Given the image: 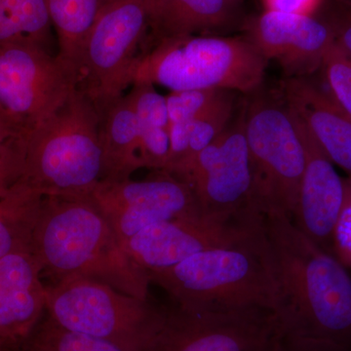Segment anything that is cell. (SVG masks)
<instances>
[{
  "label": "cell",
  "mask_w": 351,
  "mask_h": 351,
  "mask_svg": "<svg viewBox=\"0 0 351 351\" xmlns=\"http://www.w3.org/2000/svg\"><path fill=\"white\" fill-rule=\"evenodd\" d=\"M77 84L75 71L43 44L0 43V112L25 132L63 106Z\"/></svg>",
  "instance_id": "30bf717a"
},
{
  "label": "cell",
  "mask_w": 351,
  "mask_h": 351,
  "mask_svg": "<svg viewBox=\"0 0 351 351\" xmlns=\"http://www.w3.org/2000/svg\"><path fill=\"white\" fill-rule=\"evenodd\" d=\"M241 29L267 61L280 64L287 78L311 77L319 71L336 43L330 27L307 14L267 10L246 18Z\"/></svg>",
  "instance_id": "4fadbf2b"
},
{
  "label": "cell",
  "mask_w": 351,
  "mask_h": 351,
  "mask_svg": "<svg viewBox=\"0 0 351 351\" xmlns=\"http://www.w3.org/2000/svg\"><path fill=\"white\" fill-rule=\"evenodd\" d=\"M173 176L188 184L207 218L237 226L260 223L263 213L256 197L244 105L211 145Z\"/></svg>",
  "instance_id": "ba28073f"
},
{
  "label": "cell",
  "mask_w": 351,
  "mask_h": 351,
  "mask_svg": "<svg viewBox=\"0 0 351 351\" xmlns=\"http://www.w3.org/2000/svg\"><path fill=\"white\" fill-rule=\"evenodd\" d=\"M346 197L343 211L335 232V257L351 267V178L345 179Z\"/></svg>",
  "instance_id": "f546056e"
},
{
  "label": "cell",
  "mask_w": 351,
  "mask_h": 351,
  "mask_svg": "<svg viewBox=\"0 0 351 351\" xmlns=\"http://www.w3.org/2000/svg\"><path fill=\"white\" fill-rule=\"evenodd\" d=\"M51 29L47 0H0V43L31 40L46 46Z\"/></svg>",
  "instance_id": "cb8c5ba5"
},
{
  "label": "cell",
  "mask_w": 351,
  "mask_h": 351,
  "mask_svg": "<svg viewBox=\"0 0 351 351\" xmlns=\"http://www.w3.org/2000/svg\"><path fill=\"white\" fill-rule=\"evenodd\" d=\"M281 97L332 164L351 178V117L311 77L287 78Z\"/></svg>",
  "instance_id": "e0dca14e"
},
{
  "label": "cell",
  "mask_w": 351,
  "mask_h": 351,
  "mask_svg": "<svg viewBox=\"0 0 351 351\" xmlns=\"http://www.w3.org/2000/svg\"><path fill=\"white\" fill-rule=\"evenodd\" d=\"M115 0H47L51 24L57 34L58 57L75 71L90 32Z\"/></svg>",
  "instance_id": "ffe728a7"
},
{
  "label": "cell",
  "mask_w": 351,
  "mask_h": 351,
  "mask_svg": "<svg viewBox=\"0 0 351 351\" xmlns=\"http://www.w3.org/2000/svg\"><path fill=\"white\" fill-rule=\"evenodd\" d=\"M38 261L32 252L0 258V338L9 345L32 336L46 311V287Z\"/></svg>",
  "instance_id": "2e32d148"
},
{
  "label": "cell",
  "mask_w": 351,
  "mask_h": 351,
  "mask_svg": "<svg viewBox=\"0 0 351 351\" xmlns=\"http://www.w3.org/2000/svg\"><path fill=\"white\" fill-rule=\"evenodd\" d=\"M262 223L263 219L255 226L230 225L195 212L147 226L132 237L123 249L149 274L173 267L199 252L239 243Z\"/></svg>",
  "instance_id": "5bb4252c"
},
{
  "label": "cell",
  "mask_w": 351,
  "mask_h": 351,
  "mask_svg": "<svg viewBox=\"0 0 351 351\" xmlns=\"http://www.w3.org/2000/svg\"><path fill=\"white\" fill-rule=\"evenodd\" d=\"M25 138L0 144V193L22 179L24 171Z\"/></svg>",
  "instance_id": "f1b7e54d"
},
{
  "label": "cell",
  "mask_w": 351,
  "mask_h": 351,
  "mask_svg": "<svg viewBox=\"0 0 351 351\" xmlns=\"http://www.w3.org/2000/svg\"><path fill=\"white\" fill-rule=\"evenodd\" d=\"M323 87L332 101L351 117V55L338 43L332 44L319 71Z\"/></svg>",
  "instance_id": "4316f807"
},
{
  "label": "cell",
  "mask_w": 351,
  "mask_h": 351,
  "mask_svg": "<svg viewBox=\"0 0 351 351\" xmlns=\"http://www.w3.org/2000/svg\"><path fill=\"white\" fill-rule=\"evenodd\" d=\"M281 334L267 309L207 311L178 307L151 351H274Z\"/></svg>",
  "instance_id": "8fae6325"
},
{
  "label": "cell",
  "mask_w": 351,
  "mask_h": 351,
  "mask_svg": "<svg viewBox=\"0 0 351 351\" xmlns=\"http://www.w3.org/2000/svg\"><path fill=\"white\" fill-rule=\"evenodd\" d=\"M157 171L145 181H101L87 196L107 219L122 247L147 226L201 212L186 182Z\"/></svg>",
  "instance_id": "7c38bea8"
},
{
  "label": "cell",
  "mask_w": 351,
  "mask_h": 351,
  "mask_svg": "<svg viewBox=\"0 0 351 351\" xmlns=\"http://www.w3.org/2000/svg\"><path fill=\"white\" fill-rule=\"evenodd\" d=\"M27 132L16 125L10 119L0 112V144L16 142L23 140Z\"/></svg>",
  "instance_id": "1f68e13d"
},
{
  "label": "cell",
  "mask_w": 351,
  "mask_h": 351,
  "mask_svg": "<svg viewBox=\"0 0 351 351\" xmlns=\"http://www.w3.org/2000/svg\"><path fill=\"white\" fill-rule=\"evenodd\" d=\"M267 64L244 36L165 39L140 55L133 84L160 85L171 92L219 88L252 94L262 86Z\"/></svg>",
  "instance_id": "5b68a950"
},
{
  "label": "cell",
  "mask_w": 351,
  "mask_h": 351,
  "mask_svg": "<svg viewBox=\"0 0 351 351\" xmlns=\"http://www.w3.org/2000/svg\"><path fill=\"white\" fill-rule=\"evenodd\" d=\"M311 15L324 22L337 43L351 55V4L343 0H320Z\"/></svg>",
  "instance_id": "83f0119b"
},
{
  "label": "cell",
  "mask_w": 351,
  "mask_h": 351,
  "mask_svg": "<svg viewBox=\"0 0 351 351\" xmlns=\"http://www.w3.org/2000/svg\"><path fill=\"white\" fill-rule=\"evenodd\" d=\"M32 253L43 274L55 282L84 277L149 300V274L124 250L107 219L87 196H44Z\"/></svg>",
  "instance_id": "7a4b0ae2"
},
{
  "label": "cell",
  "mask_w": 351,
  "mask_h": 351,
  "mask_svg": "<svg viewBox=\"0 0 351 351\" xmlns=\"http://www.w3.org/2000/svg\"><path fill=\"white\" fill-rule=\"evenodd\" d=\"M43 197L21 180L0 193V258L17 252H32Z\"/></svg>",
  "instance_id": "7402d4cb"
},
{
  "label": "cell",
  "mask_w": 351,
  "mask_h": 351,
  "mask_svg": "<svg viewBox=\"0 0 351 351\" xmlns=\"http://www.w3.org/2000/svg\"><path fill=\"white\" fill-rule=\"evenodd\" d=\"M48 317L60 327L105 339L126 351H151L166 313L149 300L107 284L69 277L46 287Z\"/></svg>",
  "instance_id": "8992f818"
},
{
  "label": "cell",
  "mask_w": 351,
  "mask_h": 351,
  "mask_svg": "<svg viewBox=\"0 0 351 351\" xmlns=\"http://www.w3.org/2000/svg\"><path fill=\"white\" fill-rule=\"evenodd\" d=\"M11 348H12V346L9 345L7 341L0 338V351H10Z\"/></svg>",
  "instance_id": "836d02e7"
},
{
  "label": "cell",
  "mask_w": 351,
  "mask_h": 351,
  "mask_svg": "<svg viewBox=\"0 0 351 351\" xmlns=\"http://www.w3.org/2000/svg\"><path fill=\"white\" fill-rule=\"evenodd\" d=\"M252 94L244 104L245 134L258 206L293 219L306 163L301 132L282 97Z\"/></svg>",
  "instance_id": "52a82bcc"
},
{
  "label": "cell",
  "mask_w": 351,
  "mask_h": 351,
  "mask_svg": "<svg viewBox=\"0 0 351 351\" xmlns=\"http://www.w3.org/2000/svg\"><path fill=\"white\" fill-rule=\"evenodd\" d=\"M22 179L44 196L86 197L101 181L100 114L76 89L25 137Z\"/></svg>",
  "instance_id": "277c9868"
},
{
  "label": "cell",
  "mask_w": 351,
  "mask_h": 351,
  "mask_svg": "<svg viewBox=\"0 0 351 351\" xmlns=\"http://www.w3.org/2000/svg\"><path fill=\"white\" fill-rule=\"evenodd\" d=\"M24 351H27V350H25Z\"/></svg>",
  "instance_id": "d590c367"
},
{
  "label": "cell",
  "mask_w": 351,
  "mask_h": 351,
  "mask_svg": "<svg viewBox=\"0 0 351 351\" xmlns=\"http://www.w3.org/2000/svg\"><path fill=\"white\" fill-rule=\"evenodd\" d=\"M147 31L156 43L191 36H221L241 29L239 0H144Z\"/></svg>",
  "instance_id": "ac0fdd59"
},
{
  "label": "cell",
  "mask_w": 351,
  "mask_h": 351,
  "mask_svg": "<svg viewBox=\"0 0 351 351\" xmlns=\"http://www.w3.org/2000/svg\"><path fill=\"white\" fill-rule=\"evenodd\" d=\"M262 225L239 243L210 249L149 272L178 307L189 311L267 309L274 313V281Z\"/></svg>",
  "instance_id": "3957f363"
},
{
  "label": "cell",
  "mask_w": 351,
  "mask_h": 351,
  "mask_svg": "<svg viewBox=\"0 0 351 351\" xmlns=\"http://www.w3.org/2000/svg\"><path fill=\"white\" fill-rule=\"evenodd\" d=\"M147 32L144 0H115L97 21L83 47L77 90L98 112L133 85L140 45Z\"/></svg>",
  "instance_id": "9c48e42d"
},
{
  "label": "cell",
  "mask_w": 351,
  "mask_h": 351,
  "mask_svg": "<svg viewBox=\"0 0 351 351\" xmlns=\"http://www.w3.org/2000/svg\"><path fill=\"white\" fill-rule=\"evenodd\" d=\"M343 1H346V2H348V3L351 4V0H343Z\"/></svg>",
  "instance_id": "e575fe53"
},
{
  "label": "cell",
  "mask_w": 351,
  "mask_h": 351,
  "mask_svg": "<svg viewBox=\"0 0 351 351\" xmlns=\"http://www.w3.org/2000/svg\"><path fill=\"white\" fill-rule=\"evenodd\" d=\"M99 114L103 151L101 181L129 180L136 170L145 168L131 93L113 101Z\"/></svg>",
  "instance_id": "d6986e66"
},
{
  "label": "cell",
  "mask_w": 351,
  "mask_h": 351,
  "mask_svg": "<svg viewBox=\"0 0 351 351\" xmlns=\"http://www.w3.org/2000/svg\"><path fill=\"white\" fill-rule=\"evenodd\" d=\"M263 226L281 336L351 351V277L345 265L286 215L267 212Z\"/></svg>",
  "instance_id": "6da1fadb"
},
{
  "label": "cell",
  "mask_w": 351,
  "mask_h": 351,
  "mask_svg": "<svg viewBox=\"0 0 351 351\" xmlns=\"http://www.w3.org/2000/svg\"><path fill=\"white\" fill-rule=\"evenodd\" d=\"M235 101L196 117L170 124V156L166 172L175 174L211 145L234 117Z\"/></svg>",
  "instance_id": "603a6c76"
},
{
  "label": "cell",
  "mask_w": 351,
  "mask_h": 351,
  "mask_svg": "<svg viewBox=\"0 0 351 351\" xmlns=\"http://www.w3.org/2000/svg\"><path fill=\"white\" fill-rule=\"evenodd\" d=\"M130 93L137 117L144 166L164 170L170 156V120L166 97L149 83H135Z\"/></svg>",
  "instance_id": "44dd1931"
},
{
  "label": "cell",
  "mask_w": 351,
  "mask_h": 351,
  "mask_svg": "<svg viewBox=\"0 0 351 351\" xmlns=\"http://www.w3.org/2000/svg\"><path fill=\"white\" fill-rule=\"evenodd\" d=\"M294 117L306 149V163L292 221L307 239L335 257V232L345 204V179L301 120Z\"/></svg>",
  "instance_id": "9a60e30c"
},
{
  "label": "cell",
  "mask_w": 351,
  "mask_h": 351,
  "mask_svg": "<svg viewBox=\"0 0 351 351\" xmlns=\"http://www.w3.org/2000/svg\"><path fill=\"white\" fill-rule=\"evenodd\" d=\"M29 339L27 351H126L105 339L64 329L49 317Z\"/></svg>",
  "instance_id": "d4e9b609"
},
{
  "label": "cell",
  "mask_w": 351,
  "mask_h": 351,
  "mask_svg": "<svg viewBox=\"0 0 351 351\" xmlns=\"http://www.w3.org/2000/svg\"><path fill=\"white\" fill-rule=\"evenodd\" d=\"M235 93L237 92L219 88L171 92L166 96L170 124L195 119L215 108L235 101Z\"/></svg>",
  "instance_id": "484cf974"
},
{
  "label": "cell",
  "mask_w": 351,
  "mask_h": 351,
  "mask_svg": "<svg viewBox=\"0 0 351 351\" xmlns=\"http://www.w3.org/2000/svg\"><path fill=\"white\" fill-rule=\"evenodd\" d=\"M274 351H341L328 346L309 345V343H295L281 336L280 341Z\"/></svg>",
  "instance_id": "d6a6232c"
},
{
  "label": "cell",
  "mask_w": 351,
  "mask_h": 351,
  "mask_svg": "<svg viewBox=\"0 0 351 351\" xmlns=\"http://www.w3.org/2000/svg\"><path fill=\"white\" fill-rule=\"evenodd\" d=\"M267 10L311 15L320 0H265Z\"/></svg>",
  "instance_id": "4dcf8cb0"
}]
</instances>
